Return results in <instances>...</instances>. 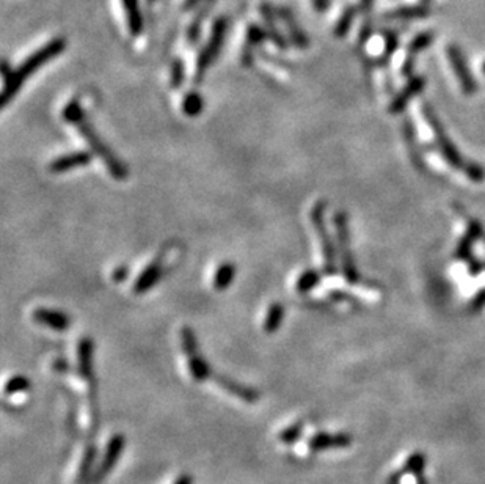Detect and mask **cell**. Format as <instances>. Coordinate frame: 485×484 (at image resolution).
<instances>
[{
	"mask_svg": "<svg viewBox=\"0 0 485 484\" xmlns=\"http://www.w3.org/2000/svg\"><path fill=\"white\" fill-rule=\"evenodd\" d=\"M66 39L63 37H57L49 39L48 43L41 46L39 49L33 51L30 55L26 57V60H22L16 69L10 66L7 60L2 62V78H3V87H2V98H0V104L2 107H7L8 104L13 101L17 93L22 89L28 79L32 75L39 71L44 65H48L49 62L55 60L57 57H60L63 52L66 51Z\"/></svg>",
	"mask_w": 485,
	"mask_h": 484,
	"instance_id": "cell-1",
	"label": "cell"
},
{
	"mask_svg": "<svg viewBox=\"0 0 485 484\" xmlns=\"http://www.w3.org/2000/svg\"><path fill=\"white\" fill-rule=\"evenodd\" d=\"M62 116L63 120L66 121V123L73 125L77 127V131L80 132V136L86 140V143L90 145L91 153L101 157L104 161L105 167H107L109 173L112 174L113 178H116L118 181H122L125 178H127V167H125V164L116 157L112 151L109 150V147H105L102 143L101 137L98 136L95 127L91 126V123L89 120H86L84 109L80 106L79 99H71L69 101L65 109L62 110Z\"/></svg>",
	"mask_w": 485,
	"mask_h": 484,
	"instance_id": "cell-2",
	"label": "cell"
},
{
	"mask_svg": "<svg viewBox=\"0 0 485 484\" xmlns=\"http://www.w3.org/2000/svg\"><path fill=\"white\" fill-rule=\"evenodd\" d=\"M228 28H230V19L226 16H219L212 22L210 32L208 35L206 43L203 44L195 60V73H194V84L201 85L204 78H206L210 66L217 60L221 49H223Z\"/></svg>",
	"mask_w": 485,
	"mask_h": 484,
	"instance_id": "cell-3",
	"label": "cell"
},
{
	"mask_svg": "<svg viewBox=\"0 0 485 484\" xmlns=\"http://www.w3.org/2000/svg\"><path fill=\"white\" fill-rule=\"evenodd\" d=\"M181 341H183V349L189 364V373L195 382H204L208 379L214 377L215 375L210 370L208 360L203 357V354L198 351V343L194 330L190 328H184L181 332Z\"/></svg>",
	"mask_w": 485,
	"mask_h": 484,
	"instance_id": "cell-4",
	"label": "cell"
},
{
	"mask_svg": "<svg viewBox=\"0 0 485 484\" xmlns=\"http://www.w3.org/2000/svg\"><path fill=\"white\" fill-rule=\"evenodd\" d=\"M311 220L313 225L315 226V230H318V235L320 239V246H322V253H324V271L325 274H335L336 271V263H335V249H333L331 239L329 236V233H327L325 228V222H324V205L322 203H319V205H315L311 211Z\"/></svg>",
	"mask_w": 485,
	"mask_h": 484,
	"instance_id": "cell-5",
	"label": "cell"
},
{
	"mask_svg": "<svg viewBox=\"0 0 485 484\" xmlns=\"http://www.w3.org/2000/svg\"><path fill=\"white\" fill-rule=\"evenodd\" d=\"M259 16L262 19V26L266 28L267 38L277 49L280 51H288L291 48V43L286 33H283L282 28L278 27V17L275 7L271 2H261L259 5Z\"/></svg>",
	"mask_w": 485,
	"mask_h": 484,
	"instance_id": "cell-6",
	"label": "cell"
},
{
	"mask_svg": "<svg viewBox=\"0 0 485 484\" xmlns=\"http://www.w3.org/2000/svg\"><path fill=\"white\" fill-rule=\"evenodd\" d=\"M125 443L126 440L122 434H115L110 437L107 447H105V453L101 464H99V467L96 469L95 474H93L89 484H101L104 478L113 470L116 463H118L122 450H125Z\"/></svg>",
	"mask_w": 485,
	"mask_h": 484,
	"instance_id": "cell-7",
	"label": "cell"
},
{
	"mask_svg": "<svg viewBox=\"0 0 485 484\" xmlns=\"http://www.w3.org/2000/svg\"><path fill=\"white\" fill-rule=\"evenodd\" d=\"M335 225H336V230H338V239H340V252H341V260H342L344 277L347 278L349 283H356L358 282V274H356V271H355L354 260H352V255H350V249H349L346 215H344L342 213L336 214Z\"/></svg>",
	"mask_w": 485,
	"mask_h": 484,
	"instance_id": "cell-8",
	"label": "cell"
},
{
	"mask_svg": "<svg viewBox=\"0 0 485 484\" xmlns=\"http://www.w3.org/2000/svg\"><path fill=\"white\" fill-rule=\"evenodd\" d=\"M165 260H167V249L157 255V258L145 267L140 274L138 278L134 283V293L143 294L146 291L154 288L157 283L161 282V278L165 272Z\"/></svg>",
	"mask_w": 485,
	"mask_h": 484,
	"instance_id": "cell-9",
	"label": "cell"
},
{
	"mask_svg": "<svg viewBox=\"0 0 485 484\" xmlns=\"http://www.w3.org/2000/svg\"><path fill=\"white\" fill-rule=\"evenodd\" d=\"M275 11L278 21L282 22V26L284 27L286 37H288L291 46H294L297 49H306L309 46V38L299 26L294 13L286 7H275Z\"/></svg>",
	"mask_w": 485,
	"mask_h": 484,
	"instance_id": "cell-10",
	"label": "cell"
},
{
	"mask_svg": "<svg viewBox=\"0 0 485 484\" xmlns=\"http://www.w3.org/2000/svg\"><path fill=\"white\" fill-rule=\"evenodd\" d=\"M352 445V437L349 434H330V433H318L308 439V448L311 451H325L335 450V448H347Z\"/></svg>",
	"mask_w": 485,
	"mask_h": 484,
	"instance_id": "cell-11",
	"label": "cell"
},
{
	"mask_svg": "<svg viewBox=\"0 0 485 484\" xmlns=\"http://www.w3.org/2000/svg\"><path fill=\"white\" fill-rule=\"evenodd\" d=\"M214 5H215V0H208V2H204L200 8H196L195 16L192 17V21L185 28V44L189 46V48H194V46L200 43L204 22H206L209 13L212 11Z\"/></svg>",
	"mask_w": 485,
	"mask_h": 484,
	"instance_id": "cell-12",
	"label": "cell"
},
{
	"mask_svg": "<svg viewBox=\"0 0 485 484\" xmlns=\"http://www.w3.org/2000/svg\"><path fill=\"white\" fill-rule=\"evenodd\" d=\"M32 316L35 323L46 325V328L57 332H65L71 325V316L68 313L52 310V308H37Z\"/></svg>",
	"mask_w": 485,
	"mask_h": 484,
	"instance_id": "cell-13",
	"label": "cell"
},
{
	"mask_svg": "<svg viewBox=\"0 0 485 484\" xmlns=\"http://www.w3.org/2000/svg\"><path fill=\"white\" fill-rule=\"evenodd\" d=\"M121 7L125 11V21L127 32L132 38L142 37L145 30V17L140 0H121Z\"/></svg>",
	"mask_w": 485,
	"mask_h": 484,
	"instance_id": "cell-14",
	"label": "cell"
},
{
	"mask_svg": "<svg viewBox=\"0 0 485 484\" xmlns=\"http://www.w3.org/2000/svg\"><path fill=\"white\" fill-rule=\"evenodd\" d=\"M268 42L266 28L262 24H250L247 27V33H245V44L242 48V63L244 65H251L253 63V57H255V51L259 48L262 43Z\"/></svg>",
	"mask_w": 485,
	"mask_h": 484,
	"instance_id": "cell-15",
	"label": "cell"
},
{
	"mask_svg": "<svg viewBox=\"0 0 485 484\" xmlns=\"http://www.w3.org/2000/svg\"><path fill=\"white\" fill-rule=\"evenodd\" d=\"M91 161H93V153H89V151H75V153L60 156L52 161L49 164V172L66 173L74 170V168L89 165Z\"/></svg>",
	"mask_w": 485,
	"mask_h": 484,
	"instance_id": "cell-16",
	"label": "cell"
},
{
	"mask_svg": "<svg viewBox=\"0 0 485 484\" xmlns=\"http://www.w3.org/2000/svg\"><path fill=\"white\" fill-rule=\"evenodd\" d=\"M215 382L219 384V386L226 390L228 393H231L232 396H236V398L242 400L245 402H256L259 400V392L255 388H250L247 386H242V384H239L236 381H232L230 377L225 376H214Z\"/></svg>",
	"mask_w": 485,
	"mask_h": 484,
	"instance_id": "cell-17",
	"label": "cell"
},
{
	"mask_svg": "<svg viewBox=\"0 0 485 484\" xmlns=\"http://www.w3.org/2000/svg\"><path fill=\"white\" fill-rule=\"evenodd\" d=\"M93 340L91 338H82L77 348V366H79V375L84 381H90L95 379V373H93Z\"/></svg>",
	"mask_w": 485,
	"mask_h": 484,
	"instance_id": "cell-18",
	"label": "cell"
},
{
	"mask_svg": "<svg viewBox=\"0 0 485 484\" xmlns=\"http://www.w3.org/2000/svg\"><path fill=\"white\" fill-rule=\"evenodd\" d=\"M236 265L230 263V261H226V263H221L217 271L214 274V280H212V287L217 291H223L231 287V283L235 282L236 277Z\"/></svg>",
	"mask_w": 485,
	"mask_h": 484,
	"instance_id": "cell-19",
	"label": "cell"
},
{
	"mask_svg": "<svg viewBox=\"0 0 485 484\" xmlns=\"http://www.w3.org/2000/svg\"><path fill=\"white\" fill-rule=\"evenodd\" d=\"M283 319H284V307L280 304V302H273V304L268 307L264 324H262L266 334H275V332L280 329V325H282Z\"/></svg>",
	"mask_w": 485,
	"mask_h": 484,
	"instance_id": "cell-20",
	"label": "cell"
},
{
	"mask_svg": "<svg viewBox=\"0 0 485 484\" xmlns=\"http://www.w3.org/2000/svg\"><path fill=\"white\" fill-rule=\"evenodd\" d=\"M96 458V448L93 445H89L85 448L84 456H82L80 465H79V472H77V478H75V481L77 484H89L90 483V474L93 469V463H95Z\"/></svg>",
	"mask_w": 485,
	"mask_h": 484,
	"instance_id": "cell-21",
	"label": "cell"
},
{
	"mask_svg": "<svg viewBox=\"0 0 485 484\" xmlns=\"http://www.w3.org/2000/svg\"><path fill=\"white\" fill-rule=\"evenodd\" d=\"M181 109H183V114L187 116H194L200 115L204 109V99L196 90H192L189 93H185V96L183 98V104H181Z\"/></svg>",
	"mask_w": 485,
	"mask_h": 484,
	"instance_id": "cell-22",
	"label": "cell"
},
{
	"mask_svg": "<svg viewBox=\"0 0 485 484\" xmlns=\"http://www.w3.org/2000/svg\"><path fill=\"white\" fill-rule=\"evenodd\" d=\"M319 280H320V276L318 272H315L314 269H308L303 274H300V277L297 278L295 288L300 294H306V293H309V291L318 287Z\"/></svg>",
	"mask_w": 485,
	"mask_h": 484,
	"instance_id": "cell-23",
	"label": "cell"
},
{
	"mask_svg": "<svg viewBox=\"0 0 485 484\" xmlns=\"http://www.w3.org/2000/svg\"><path fill=\"white\" fill-rule=\"evenodd\" d=\"M355 15H356V11H355V8L352 7V5H349V7H346V8L342 10L341 16L338 17V21H336V24H335V35H336V37H344V35H346L350 30V27H352V24H354Z\"/></svg>",
	"mask_w": 485,
	"mask_h": 484,
	"instance_id": "cell-24",
	"label": "cell"
},
{
	"mask_svg": "<svg viewBox=\"0 0 485 484\" xmlns=\"http://www.w3.org/2000/svg\"><path fill=\"white\" fill-rule=\"evenodd\" d=\"M185 82V62L183 58L176 57L172 62L170 66V87L173 90H178Z\"/></svg>",
	"mask_w": 485,
	"mask_h": 484,
	"instance_id": "cell-25",
	"label": "cell"
},
{
	"mask_svg": "<svg viewBox=\"0 0 485 484\" xmlns=\"http://www.w3.org/2000/svg\"><path fill=\"white\" fill-rule=\"evenodd\" d=\"M425 465V458L423 453H413L410 458L407 459V463L404 465V469H402V474H410L414 476H419L423 474Z\"/></svg>",
	"mask_w": 485,
	"mask_h": 484,
	"instance_id": "cell-26",
	"label": "cell"
},
{
	"mask_svg": "<svg viewBox=\"0 0 485 484\" xmlns=\"http://www.w3.org/2000/svg\"><path fill=\"white\" fill-rule=\"evenodd\" d=\"M303 433V422H295L291 427H286L282 433L278 434L280 442H283L284 445H292V443L300 439Z\"/></svg>",
	"mask_w": 485,
	"mask_h": 484,
	"instance_id": "cell-27",
	"label": "cell"
},
{
	"mask_svg": "<svg viewBox=\"0 0 485 484\" xmlns=\"http://www.w3.org/2000/svg\"><path fill=\"white\" fill-rule=\"evenodd\" d=\"M30 388V381L26 376H13L7 382V386H5V393L7 395H17L22 392H27V390Z\"/></svg>",
	"mask_w": 485,
	"mask_h": 484,
	"instance_id": "cell-28",
	"label": "cell"
},
{
	"mask_svg": "<svg viewBox=\"0 0 485 484\" xmlns=\"http://www.w3.org/2000/svg\"><path fill=\"white\" fill-rule=\"evenodd\" d=\"M204 2H208V0H183V3H181V11L189 13L192 10L200 8Z\"/></svg>",
	"mask_w": 485,
	"mask_h": 484,
	"instance_id": "cell-29",
	"label": "cell"
},
{
	"mask_svg": "<svg viewBox=\"0 0 485 484\" xmlns=\"http://www.w3.org/2000/svg\"><path fill=\"white\" fill-rule=\"evenodd\" d=\"M129 276V269L125 266H120V267H116V269L112 272V278L115 280V282H125L126 277Z\"/></svg>",
	"mask_w": 485,
	"mask_h": 484,
	"instance_id": "cell-30",
	"label": "cell"
},
{
	"mask_svg": "<svg viewBox=\"0 0 485 484\" xmlns=\"http://www.w3.org/2000/svg\"><path fill=\"white\" fill-rule=\"evenodd\" d=\"M311 7L318 13H325L330 8V0H311Z\"/></svg>",
	"mask_w": 485,
	"mask_h": 484,
	"instance_id": "cell-31",
	"label": "cell"
},
{
	"mask_svg": "<svg viewBox=\"0 0 485 484\" xmlns=\"http://www.w3.org/2000/svg\"><path fill=\"white\" fill-rule=\"evenodd\" d=\"M173 484H194V478H192L190 475H181L176 478V480H174Z\"/></svg>",
	"mask_w": 485,
	"mask_h": 484,
	"instance_id": "cell-32",
	"label": "cell"
},
{
	"mask_svg": "<svg viewBox=\"0 0 485 484\" xmlns=\"http://www.w3.org/2000/svg\"><path fill=\"white\" fill-rule=\"evenodd\" d=\"M148 2H149V3H156V2H157V0H148Z\"/></svg>",
	"mask_w": 485,
	"mask_h": 484,
	"instance_id": "cell-33",
	"label": "cell"
}]
</instances>
